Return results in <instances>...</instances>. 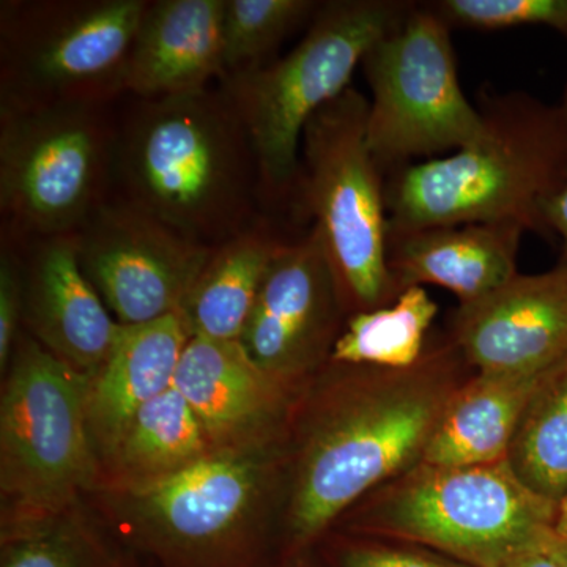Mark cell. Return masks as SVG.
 <instances>
[{"label":"cell","mask_w":567,"mask_h":567,"mask_svg":"<svg viewBox=\"0 0 567 567\" xmlns=\"http://www.w3.org/2000/svg\"><path fill=\"white\" fill-rule=\"evenodd\" d=\"M473 374L445 330L410 368L328 361L298 395L287 435V555H303L363 496L421 464Z\"/></svg>","instance_id":"6da1fadb"},{"label":"cell","mask_w":567,"mask_h":567,"mask_svg":"<svg viewBox=\"0 0 567 567\" xmlns=\"http://www.w3.org/2000/svg\"><path fill=\"white\" fill-rule=\"evenodd\" d=\"M115 104L111 199L208 248L264 215L256 153L219 87Z\"/></svg>","instance_id":"7a4b0ae2"},{"label":"cell","mask_w":567,"mask_h":567,"mask_svg":"<svg viewBox=\"0 0 567 567\" xmlns=\"http://www.w3.org/2000/svg\"><path fill=\"white\" fill-rule=\"evenodd\" d=\"M286 442L208 453L164 480L87 498L115 535L163 567H259L282 540Z\"/></svg>","instance_id":"3957f363"},{"label":"cell","mask_w":567,"mask_h":567,"mask_svg":"<svg viewBox=\"0 0 567 567\" xmlns=\"http://www.w3.org/2000/svg\"><path fill=\"white\" fill-rule=\"evenodd\" d=\"M483 136L445 158L385 177L388 230L514 221L548 238L543 205L567 178V123L558 104L525 92L481 99Z\"/></svg>","instance_id":"277c9868"},{"label":"cell","mask_w":567,"mask_h":567,"mask_svg":"<svg viewBox=\"0 0 567 567\" xmlns=\"http://www.w3.org/2000/svg\"><path fill=\"white\" fill-rule=\"evenodd\" d=\"M413 6L406 0L322 2L303 39L284 58L219 82L256 153L264 215H292L306 125L352 87L365 52Z\"/></svg>","instance_id":"5b68a950"},{"label":"cell","mask_w":567,"mask_h":567,"mask_svg":"<svg viewBox=\"0 0 567 567\" xmlns=\"http://www.w3.org/2000/svg\"><path fill=\"white\" fill-rule=\"evenodd\" d=\"M557 516V503L529 491L507 461L421 462L363 496L331 529L416 544L473 567H503L543 547Z\"/></svg>","instance_id":"8992f818"},{"label":"cell","mask_w":567,"mask_h":567,"mask_svg":"<svg viewBox=\"0 0 567 567\" xmlns=\"http://www.w3.org/2000/svg\"><path fill=\"white\" fill-rule=\"evenodd\" d=\"M0 398L2 535L61 516L102 483L87 421L91 377L22 330Z\"/></svg>","instance_id":"52a82bcc"},{"label":"cell","mask_w":567,"mask_h":567,"mask_svg":"<svg viewBox=\"0 0 567 567\" xmlns=\"http://www.w3.org/2000/svg\"><path fill=\"white\" fill-rule=\"evenodd\" d=\"M368 114V96L349 87L309 121L293 200V221H311L322 238L347 316L401 295L386 264L385 174L369 151Z\"/></svg>","instance_id":"ba28073f"},{"label":"cell","mask_w":567,"mask_h":567,"mask_svg":"<svg viewBox=\"0 0 567 567\" xmlns=\"http://www.w3.org/2000/svg\"><path fill=\"white\" fill-rule=\"evenodd\" d=\"M148 0L0 3V110L114 106Z\"/></svg>","instance_id":"9c48e42d"},{"label":"cell","mask_w":567,"mask_h":567,"mask_svg":"<svg viewBox=\"0 0 567 567\" xmlns=\"http://www.w3.org/2000/svg\"><path fill=\"white\" fill-rule=\"evenodd\" d=\"M114 106L0 110L2 233L74 234L111 199Z\"/></svg>","instance_id":"30bf717a"},{"label":"cell","mask_w":567,"mask_h":567,"mask_svg":"<svg viewBox=\"0 0 567 567\" xmlns=\"http://www.w3.org/2000/svg\"><path fill=\"white\" fill-rule=\"evenodd\" d=\"M360 69L371 89L369 151L385 177L483 136V112L458 81L451 25L429 2H415L369 48Z\"/></svg>","instance_id":"8fae6325"},{"label":"cell","mask_w":567,"mask_h":567,"mask_svg":"<svg viewBox=\"0 0 567 567\" xmlns=\"http://www.w3.org/2000/svg\"><path fill=\"white\" fill-rule=\"evenodd\" d=\"M76 238L85 278L126 327L181 312L213 252L115 200L96 208Z\"/></svg>","instance_id":"7c38bea8"},{"label":"cell","mask_w":567,"mask_h":567,"mask_svg":"<svg viewBox=\"0 0 567 567\" xmlns=\"http://www.w3.org/2000/svg\"><path fill=\"white\" fill-rule=\"evenodd\" d=\"M347 317L322 238L309 226L275 254L240 344L267 374L301 391L330 361Z\"/></svg>","instance_id":"4fadbf2b"},{"label":"cell","mask_w":567,"mask_h":567,"mask_svg":"<svg viewBox=\"0 0 567 567\" xmlns=\"http://www.w3.org/2000/svg\"><path fill=\"white\" fill-rule=\"evenodd\" d=\"M445 331L477 374H543L567 358V262L457 305Z\"/></svg>","instance_id":"5bb4252c"},{"label":"cell","mask_w":567,"mask_h":567,"mask_svg":"<svg viewBox=\"0 0 567 567\" xmlns=\"http://www.w3.org/2000/svg\"><path fill=\"white\" fill-rule=\"evenodd\" d=\"M174 386L192 406L210 453L286 442L303 391L267 374L240 341L197 336L183 350Z\"/></svg>","instance_id":"9a60e30c"},{"label":"cell","mask_w":567,"mask_h":567,"mask_svg":"<svg viewBox=\"0 0 567 567\" xmlns=\"http://www.w3.org/2000/svg\"><path fill=\"white\" fill-rule=\"evenodd\" d=\"M21 245L22 330L74 371L95 375L110 357L121 323L82 271L76 233Z\"/></svg>","instance_id":"2e32d148"},{"label":"cell","mask_w":567,"mask_h":567,"mask_svg":"<svg viewBox=\"0 0 567 567\" xmlns=\"http://www.w3.org/2000/svg\"><path fill=\"white\" fill-rule=\"evenodd\" d=\"M514 221L388 230L386 264L398 289L436 286L475 303L518 274L517 256L527 234Z\"/></svg>","instance_id":"e0dca14e"},{"label":"cell","mask_w":567,"mask_h":567,"mask_svg":"<svg viewBox=\"0 0 567 567\" xmlns=\"http://www.w3.org/2000/svg\"><path fill=\"white\" fill-rule=\"evenodd\" d=\"M226 0H148L125 71V95L163 99L224 80Z\"/></svg>","instance_id":"ac0fdd59"},{"label":"cell","mask_w":567,"mask_h":567,"mask_svg":"<svg viewBox=\"0 0 567 567\" xmlns=\"http://www.w3.org/2000/svg\"><path fill=\"white\" fill-rule=\"evenodd\" d=\"M189 339L182 312L151 323L121 324L110 357L89 383V431L102 466L142 406L174 386Z\"/></svg>","instance_id":"d6986e66"},{"label":"cell","mask_w":567,"mask_h":567,"mask_svg":"<svg viewBox=\"0 0 567 567\" xmlns=\"http://www.w3.org/2000/svg\"><path fill=\"white\" fill-rule=\"evenodd\" d=\"M287 238L274 218L262 216L213 248L181 311L192 338L240 341L268 267Z\"/></svg>","instance_id":"ffe728a7"},{"label":"cell","mask_w":567,"mask_h":567,"mask_svg":"<svg viewBox=\"0 0 567 567\" xmlns=\"http://www.w3.org/2000/svg\"><path fill=\"white\" fill-rule=\"evenodd\" d=\"M539 375L475 372L451 399L423 462L475 466L507 461L522 413Z\"/></svg>","instance_id":"44dd1931"},{"label":"cell","mask_w":567,"mask_h":567,"mask_svg":"<svg viewBox=\"0 0 567 567\" xmlns=\"http://www.w3.org/2000/svg\"><path fill=\"white\" fill-rule=\"evenodd\" d=\"M210 453L188 401L173 386L142 406L106 461L100 487H132L182 472ZM95 488V491H96Z\"/></svg>","instance_id":"7402d4cb"},{"label":"cell","mask_w":567,"mask_h":567,"mask_svg":"<svg viewBox=\"0 0 567 567\" xmlns=\"http://www.w3.org/2000/svg\"><path fill=\"white\" fill-rule=\"evenodd\" d=\"M507 464L535 494L557 505L567 495V358L537 377Z\"/></svg>","instance_id":"603a6c76"},{"label":"cell","mask_w":567,"mask_h":567,"mask_svg":"<svg viewBox=\"0 0 567 567\" xmlns=\"http://www.w3.org/2000/svg\"><path fill=\"white\" fill-rule=\"evenodd\" d=\"M439 305L425 287L402 290L394 303L347 317L330 361L405 369L421 360Z\"/></svg>","instance_id":"cb8c5ba5"},{"label":"cell","mask_w":567,"mask_h":567,"mask_svg":"<svg viewBox=\"0 0 567 567\" xmlns=\"http://www.w3.org/2000/svg\"><path fill=\"white\" fill-rule=\"evenodd\" d=\"M316 0H226L223 18L224 78L274 61L290 33L311 22Z\"/></svg>","instance_id":"d4e9b609"},{"label":"cell","mask_w":567,"mask_h":567,"mask_svg":"<svg viewBox=\"0 0 567 567\" xmlns=\"http://www.w3.org/2000/svg\"><path fill=\"white\" fill-rule=\"evenodd\" d=\"M0 567H118L81 505L35 527L2 536Z\"/></svg>","instance_id":"484cf974"},{"label":"cell","mask_w":567,"mask_h":567,"mask_svg":"<svg viewBox=\"0 0 567 567\" xmlns=\"http://www.w3.org/2000/svg\"><path fill=\"white\" fill-rule=\"evenodd\" d=\"M429 6L451 28L502 31L543 25L567 39V0H439Z\"/></svg>","instance_id":"4316f807"},{"label":"cell","mask_w":567,"mask_h":567,"mask_svg":"<svg viewBox=\"0 0 567 567\" xmlns=\"http://www.w3.org/2000/svg\"><path fill=\"white\" fill-rule=\"evenodd\" d=\"M330 567H473L402 540L331 529L320 539Z\"/></svg>","instance_id":"83f0119b"},{"label":"cell","mask_w":567,"mask_h":567,"mask_svg":"<svg viewBox=\"0 0 567 567\" xmlns=\"http://www.w3.org/2000/svg\"><path fill=\"white\" fill-rule=\"evenodd\" d=\"M24 312V256L22 245L0 235V372L6 374L22 333Z\"/></svg>","instance_id":"f1b7e54d"},{"label":"cell","mask_w":567,"mask_h":567,"mask_svg":"<svg viewBox=\"0 0 567 567\" xmlns=\"http://www.w3.org/2000/svg\"><path fill=\"white\" fill-rule=\"evenodd\" d=\"M543 219L548 238H558L561 244V259L567 262V178L543 205Z\"/></svg>","instance_id":"f546056e"},{"label":"cell","mask_w":567,"mask_h":567,"mask_svg":"<svg viewBox=\"0 0 567 567\" xmlns=\"http://www.w3.org/2000/svg\"><path fill=\"white\" fill-rule=\"evenodd\" d=\"M548 540V539H547ZM503 567H559L555 558L548 554L546 544L535 550L525 551L518 555L513 561L507 563Z\"/></svg>","instance_id":"4dcf8cb0"},{"label":"cell","mask_w":567,"mask_h":567,"mask_svg":"<svg viewBox=\"0 0 567 567\" xmlns=\"http://www.w3.org/2000/svg\"><path fill=\"white\" fill-rule=\"evenodd\" d=\"M546 548L559 567H567V537L558 536L554 532V535L548 537Z\"/></svg>","instance_id":"1f68e13d"},{"label":"cell","mask_w":567,"mask_h":567,"mask_svg":"<svg viewBox=\"0 0 567 567\" xmlns=\"http://www.w3.org/2000/svg\"><path fill=\"white\" fill-rule=\"evenodd\" d=\"M555 533L558 536L567 537V495L558 505L557 522H555Z\"/></svg>","instance_id":"d6a6232c"},{"label":"cell","mask_w":567,"mask_h":567,"mask_svg":"<svg viewBox=\"0 0 567 567\" xmlns=\"http://www.w3.org/2000/svg\"><path fill=\"white\" fill-rule=\"evenodd\" d=\"M287 567H316V566L312 565V563L309 561V559L306 558L305 554H303V555H298V557L290 558V563H289V565H287Z\"/></svg>","instance_id":"836d02e7"},{"label":"cell","mask_w":567,"mask_h":567,"mask_svg":"<svg viewBox=\"0 0 567 567\" xmlns=\"http://www.w3.org/2000/svg\"><path fill=\"white\" fill-rule=\"evenodd\" d=\"M559 111H561L563 117L567 123V81L565 85V91H563L561 102L558 103Z\"/></svg>","instance_id":"e575fe53"}]
</instances>
